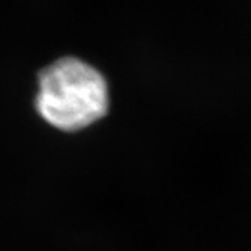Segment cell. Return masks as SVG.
Returning <instances> with one entry per match:
<instances>
[{"mask_svg":"<svg viewBox=\"0 0 251 251\" xmlns=\"http://www.w3.org/2000/svg\"><path fill=\"white\" fill-rule=\"evenodd\" d=\"M35 105L39 116L53 128L81 131L107 115L108 84L87 62L60 57L39 73Z\"/></svg>","mask_w":251,"mask_h":251,"instance_id":"6da1fadb","label":"cell"}]
</instances>
